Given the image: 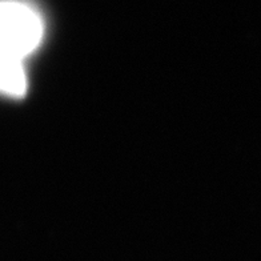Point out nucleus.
Segmentation results:
<instances>
[{"instance_id":"obj_2","label":"nucleus","mask_w":261,"mask_h":261,"mask_svg":"<svg viewBox=\"0 0 261 261\" xmlns=\"http://www.w3.org/2000/svg\"><path fill=\"white\" fill-rule=\"evenodd\" d=\"M23 60L15 56L2 55V88L10 96H21L25 91Z\"/></svg>"},{"instance_id":"obj_1","label":"nucleus","mask_w":261,"mask_h":261,"mask_svg":"<svg viewBox=\"0 0 261 261\" xmlns=\"http://www.w3.org/2000/svg\"><path fill=\"white\" fill-rule=\"evenodd\" d=\"M43 21L38 11L24 0H3L2 3V55L23 60L39 45Z\"/></svg>"}]
</instances>
